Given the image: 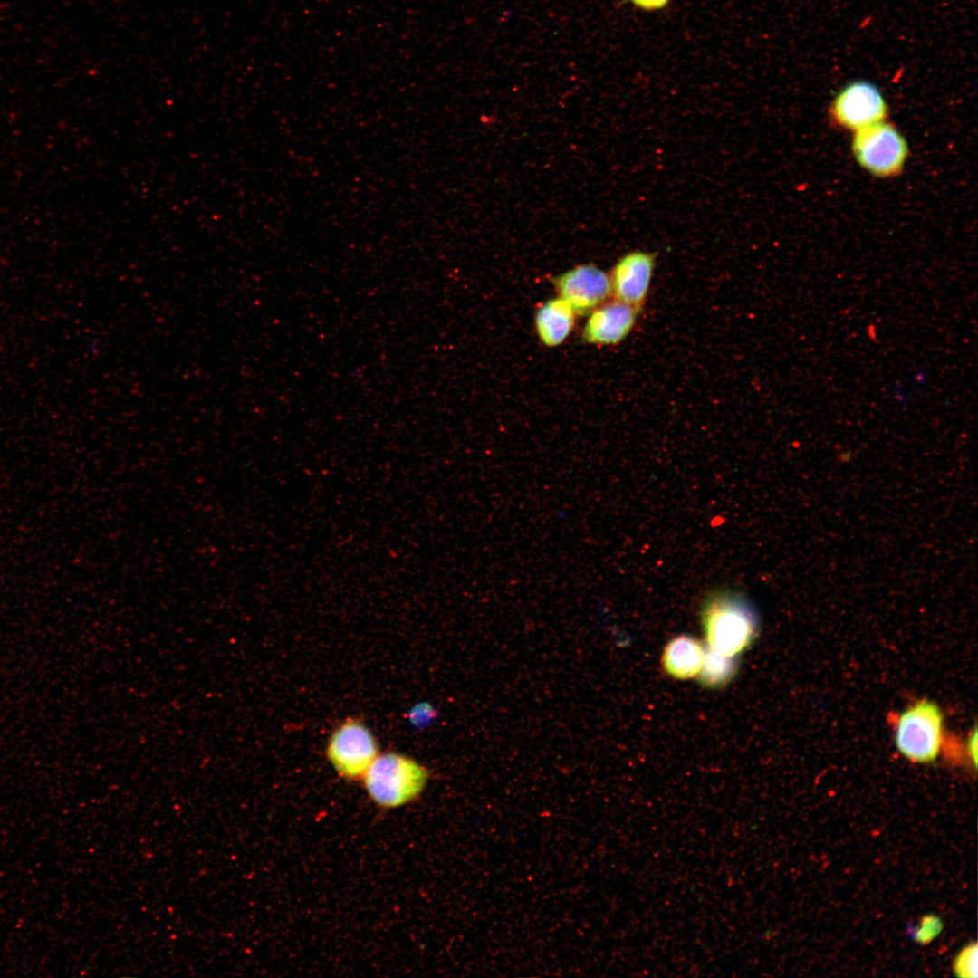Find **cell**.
Masks as SVG:
<instances>
[{"label": "cell", "instance_id": "obj_1", "mask_svg": "<svg viewBox=\"0 0 978 978\" xmlns=\"http://www.w3.org/2000/svg\"><path fill=\"white\" fill-rule=\"evenodd\" d=\"M702 623L711 650L727 657L744 651L759 630V617L747 598L722 589L711 592L702 607Z\"/></svg>", "mask_w": 978, "mask_h": 978}, {"label": "cell", "instance_id": "obj_2", "mask_svg": "<svg viewBox=\"0 0 978 978\" xmlns=\"http://www.w3.org/2000/svg\"><path fill=\"white\" fill-rule=\"evenodd\" d=\"M370 799L394 809L417 799L424 791L427 770L414 759L397 753L379 754L362 777Z\"/></svg>", "mask_w": 978, "mask_h": 978}, {"label": "cell", "instance_id": "obj_3", "mask_svg": "<svg viewBox=\"0 0 978 978\" xmlns=\"http://www.w3.org/2000/svg\"><path fill=\"white\" fill-rule=\"evenodd\" d=\"M943 714L933 702L922 700L904 711L897 719L896 745L914 762H933L943 742Z\"/></svg>", "mask_w": 978, "mask_h": 978}, {"label": "cell", "instance_id": "obj_4", "mask_svg": "<svg viewBox=\"0 0 978 978\" xmlns=\"http://www.w3.org/2000/svg\"><path fill=\"white\" fill-rule=\"evenodd\" d=\"M326 754L340 776L359 780L362 779L379 752L370 730L362 722L347 718L331 734Z\"/></svg>", "mask_w": 978, "mask_h": 978}, {"label": "cell", "instance_id": "obj_5", "mask_svg": "<svg viewBox=\"0 0 978 978\" xmlns=\"http://www.w3.org/2000/svg\"><path fill=\"white\" fill-rule=\"evenodd\" d=\"M852 149L858 162L878 177L897 174L907 156L903 136L883 121L856 130Z\"/></svg>", "mask_w": 978, "mask_h": 978}, {"label": "cell", "instance_id": "obj_6", "mask_svg": "<svg viewBox=\"0 0 978 978\" xmlns=\"http://www.w3.org/2000/svg\"><path fill=\"white\" fill-rule=\"evenodd\" d=\"M831 113L840 126L856 131L883 121L887 105L874 85L858 81L838 93L832 102Z\"/></svg>", "mask_w": 978, "mask_h": 978}, {"label": "cell", "instance_id": "obj_7", "mask_svg": "<svg viewBox=\"0 0 978 978\" xmlns=\"http://www.w3.org/2000/svg\"><path fill=\"white\" fill-rule=\"evenodd\" d=\"M560 294L575 313L585 315L604 302L611 292L608 274L593 264L576 266L553 279Z\"/></svg>", "mask_w": 978, "mask_h": 978}, {"label": "cell", "instance_id": "obj_8", "mask_svg": "<svg viewBox=\"0 0 978 978\" xmlns=\"http://www.w3.org/2000/svg\"><path fill=\"white\" fill-rule=\"evenodd\" d=\"M655 263L656 254L648 252L632 251L623 255L609 278L616 299L639 312L648 292Z\"/></svg>", "mask_w": 978, "mask_h": 978}, {"label": "cell", "instance_id": "obj_9", "mask_svg": "<svg viewBox=\"0 0 978 978\" xmlns=\"http://www.w3.org/2000/svg\"><path fill=\"white\" fill-rule=\"evenodd\" d=\"M637 313L635 308L618 300L599 306L590 312L582 338L591 344H617L632 330Z\"/></svg>", "mask_w": 978, "mask_h": 978}, {"label": "cell", "instance_id": "obj_10", "mask_svg": "<svg viewBox=\"0 0 978 978\" xmlns=\"http://www.w3.org/2000/svg\"><path fill=\"white\" fill-rule=\"evenodd\" d=\"M575 321V312L562 298H553L544 302L536 312L535 326L538 336L547 347L561 344L570 333Z\"/></svg>", "mask_w": 978, "mask_h": 978}, {"label": "cell", "instance_id": "obj_11", "mask_svg": "<svg viewBox=\"0 0 978 978\" xmlns=\"http://www.w3.org/2000/svg\"><path fill=\"white\" fill-rule=\"evenodd\" d=\"M705 653L703 645L696 639L688 636L675 638L664 650V667L676 678H691L699 674Z\"/></svg>", "mask_w": 978, "mask_h": 978}, {"label": "cell", "instance_id": "obj_12", "mask_svg": "<svg viewBox=\"0 0 978 978\" xmlns=\"http://www.w3.org/2000/svg\"><path fill=\"white\" fill-rule=\"evenodd\" d=\"M734 657H727L709 648L705 651L701 670L700 681L704 686L715 688L724 686L735 673Z\"/></svg>", "mask_w": 978, "mask_h": 978}, {"label": "cell", "instance_id": "obj_13", "mask_svg": "<svg viewBox=\"0 0 978 978\" xmlns=\"http://www.w3.org/2000/svg\"><path fill=\"white\" fill-rule=\"evenodd\" d=\"M977 944L972 943L966 945L956 956L954 962L955 975L960 977L977 976Z\"/></svg>", "mask_w": 978, "mask_h": 978}, {"label": "cell", "instance_id": "obj_14", "mask_svg": "<svg viewBox=\"0 0 978 978\" xmlns=\"http://www.w3.org/2000/svg\"><path fill=\"white\" fill-rule=\"evenodd\" d=\"M943 924L935 916H925L922 918L918 928L913 931V939L921 944H929L942 930Z\"/></svg>", "mask_w": 978, "mask_h": 978}, {"label": "cell", "instance_id": "obj_15", "mask_svg": "<svg viewBox=\"0 0 978 978\" xmlns=\"http://www.w3.org/2000/svg\"><path fill=\"white\" fill-rule=\"evenodd\" d=\"M669 0H631L638 7L645 10H656L664 7Z\"/></svg>", "mask_w": 978, "mask_h": 978}, {"label": "cell", "instance_id": "obj_16", "mask_svg": "<svg viewBox=\"0 0 978 978\" xmlns=\"http://www.w3.org/2000/svg\"><path fill=\"white\" fill-rule=\"evenodd\" d=\"M967 746H968L969 753L971 754V759L973 762L974 767H976V762H977V732H976V729H974L973 734H971Z\"/></svg>", "mask_w": 978, "mask_h": 978}]
</instances>
